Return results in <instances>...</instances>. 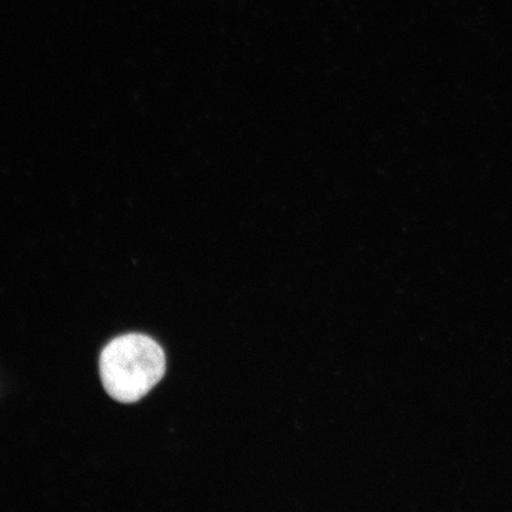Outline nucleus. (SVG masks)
Here are the masks:
<instances>
[{
    "mask_svg": "<svg viewBox=\"0 0 512 512\" xmlns=\"http://www.w3.org/2000/svg\"><path fill=\"white\" fill-rule=\"evenodd\" d=\"M165 369L163 349L144 335L115 338L100 356L102 384L108 395L123 403L142 400L163 379Z\"/></svg>",
    "mask_w": 512,
    "mask_h": 512,
    "instance_id": "obj_1",
    "label": "nucleus"
}]
</instances>
